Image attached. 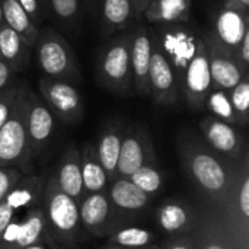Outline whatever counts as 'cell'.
<instances>
[{"label": "cell", "instance_id": "cell-1", "mask_svg": "<svg viewBox=\"0 0 249 249\" xmlns=\"http://www.w3.org/2000/svg\"><path fill=\"white\" fill-rule=\"evenodd\" d=\"M96 79L102 88L114 95H136L130 61V34L112 38L101 51L96 61Z\"/></svg>", "mask_w": 249, "mask_h": 249}, {"label": "cell", "instance_id": "cell-2", "mask_svg": "<svg viewBox=\"0 0 249 249\" xmlns=\"http://www.w3.org/2000/svg\"><path fill=\"white\" fill-rule=\"evenodd\" d=\"M36 55V63L45 76L76 83L80 80V69L76 53L67 39L45 26L39 31L32 47Z\"/></svg>", "mask_w": 249, "mask_h": 249}, {"label": "cell", "instance_id": "cell-3", "mask_svg": "<svg viewBox=\"0 0 249 249\" xmlns=\"http://www.w3.org/2000/svg\"><path fill=\"white\" fill-rule=\"evenodd\" d=\"M26 95L28 86L19 83L9 117L0 128V166L19 163L31 153L26 130Z\"/></svg>", "mask_w": 249, "mask_h": 249}, {"label": "cell", "instance_id": "cell-4", "mask_svg": "<svg viewBox=\"0 0 249 249\" xmlns=\"http://www.w3.org/2000/svg\"><path fill=\"white\" fill-rule=\"evenodd\" d=\"M179 89L188 108L194 111H200L201 108H204L206 98L212 90V77L203 36L197 38L194 47L191 48V57L187 63Z\"/></svg>", "mask_w": 249, "mask_h": 249}, {"label": "cell", "instance_id": "cell-5", "mask_svg": "<svg viewBox=\"0 0 249 249\" xmlns=\"http://www.w3.org/2000/svg\"><path fill=\"white\" fill-rule=\"evenodd\" d=\"M38 88L42 101L54 117H58L69 124L77 123L83 117L85 105L74 83L44 74L38 82Z\"/></svg>", "mask_w": 249, "mask_h": 249}, {"label": "cell", "instance_id": "cell-6", "mask_svg": "<svg viewBox=\"0 0 249 249\" xmlns=\"http://www.w3.org/2000/svg\"><path fill=\"white\" fill-rule=\"evenodd\" d=\"M149 96L153 102L163 107H174L181 99V90L178 88V77L169 57L153 44L150 67H149Z\"/></svg>", "mask_w": 249, "mask_h": 249}, {"label": "cell", "instance_id": "cell-7", "mask_svg": "<svg viewBox=\"0 0 249 249\" xmlns=\"http://www.w3.org/2000/svg\"><path fill=\"white\" fill-rule=\"evenodd\" d=\"M203 41L209 58L212 89L229 90L233 86H236L245 76H249L248 71H245L239 66L236 58L228 51H225L209 32L203 35Z\"/></svg>", "mask_w": 249, "mask_h": 249}, {"label": "cell", "instance_id": "cell-8", "mask_svg": "<svg viewBox=\"0 0 249 249\" xmlns=\"http://www.w3.org/2000/svg\"><path fill=\"white\" fill-rule=\"evenodd\" d=\"M130 61L134 93L149 96V67L155 36L144 25H137L130 32Z\"/></svg>", "mask_w": 249, "mask_h": 249}, {"label": "cell", "instance_id": "cell-9", "mask_svg": "<svg viewBox=\"0 0 249 249\" xmlns=\"http://www.w3.org/2000/svg\"><path fill=\"white\" fill-rule=\"evenodd\" d=\"M54 114L47 104L39 98L29 86L26 95V130L29 149L32 153H38L50 140L54 131Z\"/></svg>", "mask_w": 249, "mask_h": 249}, {"label": "cell", "instance_id": "cell-10", "mask_svg": "<svg viewBox=\"0 0 249 249\" xmlns=\"http://www.w3.org/2000/svg\"><path fill=\"white\" fill-rule=\"evenodd\" d=\"M248 31L249 13H241L222 7L216 15L214 28L209 34L225 51L235 57L241 41Z\"/></svg>", "mask_w": 249, "mask_h": 249}, {"label": "cell", "instance_id": "cell-11", "mask_svg": "<svg viewBox=\"0 0 249 249\" xmlns=\"http://www.w3.org/2000/svg\"><path fill=\"white\" fill-rule=\"evenodd\" d=\"M147 146L149 140L146 131L143 128L131 127L123 137L117 171L124 177H130L142 168L147 159Z\"/></svg>", "mask_w": 249, "mask_h": 249}, {"label": "cell", "instance_id": "cell-12", "mask_svg": "<svg viewBox=\"0 0 249 249\" xmlns=\"http://www.w3.org/2000/svg\"><path fill=\"white\" fill-rule=\"evenodd\" d=\"M200 128L213 149L225 155H233L241 149V136L236 128L213 115L200 121Z\"/></svg>", "mask_w": 249, "mask_h": 249}, {"label": "cell", "instance_id": "cell-13", "mask_svg": "<svg viewBox=\"0 0 249 249\" xmlns=\"http://www.w3.org/2000/svg\"><path fill=\"white\" fill-rule=\"evenodd\" d=\"M101 34L104 36L124 31L136 22L131 0H102L101 4Z\"/></svg>", "mask_w": 249, "mask_h": 249}, {"label": "cell", "instance_id": "cell-14", "mask_svg": "<svg viewBox=\"0 0 249 249\" xmlns=\"http://www.w3.org/2000/svg\"><path fill=\"white\" fill-rule=\"evenodd\" d=\"M31 54L32 47H29L12 28L3 23L0 28V58L16 73L28 67Z\"/></svg>", "mask_w": 249, "mask_h": 249}, {"label": "cell", "instance_id": "cell-15", "mask_svg": "<svg viewBox=\"0 0 249 249\" xmlns=\"http://www.w3.org/2000/svg\"><path fill=\"white\" fill-rule=\"evenodd\" d=\"M191 172L196 179L210 191H219L226 184V172L220 162L210 153L196 152L191 156Z\"/></svg>", "mask_w": 249, "mask_h": 249}, {"label": "cell", "instance_id": "cell-16", "mask_svg": "<svg viewBox=\"0 0 249 249\" xmlns=\"http://www.w3.org/2000/svg\"><path fill=\"white\" fill-rule=\"evenodd\" d=\"M191 0H150L143 18L150 23H179L190 18Z\"/></svg>", "mask_w": 249, "mask_h": 249}, {"label": "cell", "instance_id": "cell-17", "mask_svg": "<svg viewBox=\"0 0 249 249\" xmlns=\"http://www.w3.org/2000/svg\"><path fill=\"white\" fill-rule=\"evenodd\" d=\"M0 4L4 23L12 28L29 47H34L39 34V28L32 22L18 0H0Z\"/></svg>", "mask_w": 249, "mask_h": 249}, {"label": "cell", "instance_id": "cell-18", "mask_svg": "<svg viewBox=\"0 0 249 249\" xmlns=\"http://www.w3.org/2000/svg\"><path fill=\"white\" fill-rule=\"evenodd\" d=\"M48 217L60 232H71L79 222V209L74 198L64 193H55L48 201Z\"/></svg>", "mask_w": 249, "mask_h": 249}, {"label": "cell", "instance_id": "cell-19", "mask_svg": "<svg viewBox=\"0 0 249 249\" xmlns=\"http://www.w3.org/2000/svg\"><path fill=\"white\" fill-rule=\"evenodd\" d=\"M123 134L124 133L120 125L109 123V125L102 131V136L99 139L96 156L104 171L109 175H112L117 171L120 149H121V143L124 137Z\"/></svg>", "mask_w": 249, "mask_h": 249}, {"label": "cell", "instance_id": "cell-20", "mask_svg": "<svg viewBox=\"0 0 249 249\" xmlns=\"http://www.w3.org/2000/svg\"><path fill=\"white\" fill-rule=\"evenodd\" d=\"M58 185L61 193L67 194L71 198H76L82 194L83 181L80 171V153L77 150H69L63 163L58 169Z\"/></svg>", "mask_w": 249, "mask_h": 249}, {"label": "cell", "instance_id": "cell-21", "mask_svg": "<svg viewBox=\"0 0 249 249\" xmlns=\"http://www.w3.org/2000/svg\"><path fill=\"white\" fill-rule=\"evenodd\" d=\"M80 171H82L83 187L86 190L98 193L105 187L107 172L101 166L96 152L92 149L90 144L85 146L83 152L80 153Z\"/></svg>", "mask_w": 249, "mask_h": 249}, {"label": "cell", "instance_id": "cell-22", "mask_svg": "<svg viewBox=\"0 0 249 249\" xmlns=\"http://www.w3.org/2000/svg\"><path fill=\"white\" fill-rule=\"evenodd\" d=\"M112 201L124 210H139L147 203V194L136 187L130 179H120L111 190Z\"/></svg>", "mask_w": 249, "mask_h": 249}, {"label": "cell", "instance_id": "cell-23", "mask_svg": "<svg viewBox=\"0 0 249 249\" xmlns=\"http://www.w3.org/2000/svg\"><path fill=\"white\" fill-rule=\"evenodd\" d=\"M204 107L212 112L213 117L225 121V123H229L232 125H241L239 123V118L231 104V99H229V95H228V90H214L212 89L210 93L207 95L206 98V102H204Z\"/></svg>", "mask_w": 249, "mask_h": 249}, {"label": "cell", "instance_id": "cell-24", "mask_svg": "<svg viewBox=\"0 0 249 249\" xmlns=\"http://www.w3.org/2000/svg\"><path fill=\"white\" fill-rule=\"evenodd\" d=\"M108 210V200L102 194H92L83 201L79 210V219L88 226H99L107 219Z\"/></svg>", "mask_w": 249, "mask_h": 249}, {"label": "cell", "instance_id": "cell-25", "mask_svg": "<svg viewBox=\"0 0 249 249\" xmlns=\"http://www.w3.org/2000/svg\"><path fill=\"white\" fill-rule=\"evenodd\" d=\"M48 9L54 19L66 26L74 29L80 22V0H47Z\"/></svg>", "mask_w": 249, "mask_h": 249}, {"label": "cell", "instance_id": "cell-26", "mask_svg": "<svg viewBox=\"0 0 249 249\" xmlns=\"http://www.w3.org/2000/svg\"><path fill=\"white\" fill-rule=\"evenodd\" d=\"M44 231V219L39 212H34L29 214V217L23 222H20L19 229V238L16 242L18 248H26L34 245L42 235Z\"/></svg>", "mask_w": 249, "mask_h": 249}, {"label": "cell", "instance_id": "cell-27", "mask_svg": "<svg viewBox=\"0 0 249 249\" xmlns=\"http://www.w3.org/2000/svg\"><path fill=\"white\" fill-rule=\"evenodd\" d=\"M228 95L241 125H247L249 118V76H245L236 86L229 89Z\"/></svg>", "mask_w": 249, "mask_h": 249}, {"label": "cell", "instance_id": "cell-28", "mask_svg": "<svg viewBox=\"0 0 249 249\" xmlns=\"http://www.w3.org/2000/svg\"><path fill=\"white\" fill-rule=\"evenodd\" d=\"M130 181L139 187L142 191H144L146 194H150V193H156L160 187V182H162V178H160V174L152 168V166H146L143 165L142 168H139L134 174H131L130 177Z\"/></svg>", "mask_w": 249, "mask_h": 249}, {"label": "cell", "instance_id": "cell-29", "mask_svg": "<svg viewBox=\"0 0 249 249\" xmlns=\"http://www.w3.org/2000/svg\"><path fill=\"white\" fill-rule=\"evenodd\" d=\"M159 222L165 231L174 232L181 229L187 223V213L178 204H168L162 209L159 214Z\"/></svg>", "mask_w": 249, "mask_h": 249}, {"label": "cell", "instance_id": "cell-30", "mask_svg": "<svg viewBox=\"0 0 249 249\" xmlns=\"http://www.w3.org/2000/svg\"><path fill=\"white\" fill-rule=\"evenodd\" d=\"M115 241L127 248H139L150 242V233L140 228H127L118 232Z\"/></svg>", "mask_w": 249, "mask_h": 249}, {"label": "cell", "instance_id": "cell-31", "mask_svg": "<svg viewBox=\"0 0 249 249\" xmlns=\"http://www.w3.org/2000/svg\"><path fill=\"white\" fill-rule=\"evenodd\" d=\"M22 9L28 13L32 22L39 28V25L48 16V1L47 0H18Z\"/></svg>", "mask_w": 249, "mask_h": 249}, {"label": "cell", "instance_id": "cell-32", "mask_svg": "<svg viewBox=\"0 0 249 249\" xmlns=\"http://www.w3.org/2000/svg\"><path fill=\"white\" fill-rule=\"evenodd\" d=\"M34 200V193L32 190L29 188H13L7 193V196L4 197V203L16 210V209H20V207H25L28 204H31V201Z\"/></svg>", "mask_w": 249, "mask_h": 249}, {"label": "cell", "instance_id": "cell-33", "mask_svg": "<svg viewBox=\"0 0 249 249\" xmlns=\"http://www.w3.org/2000/svg\"><path fill=\"white\" fill-rule=\"evenodd\" d=\"M16 90H18V85H9L6 89L0 90V128L9 117Z\"/></svg>", "mask_w": 249, "mask_h": 249}, {"label": "cell", "instance_id": "cell-34", "mask_svg": "<svg viewBox=\"0 0 249 249\" xmlns=\"http://www.w3.org/2000/svg\"><path fill=\"white\" fill-rule=\"evenodd\" d=\"M19 229H20V222H15L12 219L0 236V247L3 249L15 248L18 238H19Z\"/></svg>", "mask_w": 249, "mask_h": 249}, {"label": "cell", "instance_id": "cell-35", "mask_svg": "<svg viewBox=\"0 0 249 249\" xmlns=\"http://www.w3.org/2000/svg\"><path fill=\"white\" fill-rule=\"evenodd\" d=\"M16 178H18V175L15 171L0 166V203L4 200V197L10 191V187L13 185Z\"/></svg>", "mask_w": 249, "mask_h": 249}, {"label": "cell", "instance_id": "cell-36", "mask_svg": "<svg viewBox=\"0 0 249 249\" xmlns=\"http://www.w3.org/2000/svg\"><path fill=\"white\" fill-rule=\"evenodd\" d=\"M235 58L239 63V66L249 73V31L244 35V38L235 53Z\"/></svg>", "mask_w": 249, "mask_h": 249}, {"label": "cell", "instance_id": "cell-37", "mask_svg": "<svg viewBox=\"0 0 249 249\" xmlns=\"http://www.w3.org/2000/svg\"><path fill=\"white\" fill-rule=\"evenodd\" d=\"M15 74V71L12 70V67L0 58V90L6 89L10 85L12 76Z\"/></svg>", "mask_w": 249, "mask_h": 249}, {"label": "cell", "instance_id": "cell-38", "mask_svg": "<svg viewBox=\"0 0 249 249\" xmlns=\"http://www.w3.org/2000/svg\"><path fill=\"white\" fill-rule=\"evenodd\" d=\"M13 209H10L4 201L0 203V236L3 233V231L6 229V226L9 225V222L13 219Z\"/></svg>", "mask_w": 249, "mask_h": 249}, {"label": "cell", "instance_id": "cell-39", "mask_svg": "<svg viewBox=\"0 0 249 249\" xmlns=\"http://www.w3.org/2000/svg\"><path fill=\"white\" fill-rule=\"evenodd\" d=\"M223 7L241 13H249V0H223Z\"/></svg>", "mask_w": 249, "mask_h": 249}, {"label": "cell", "instance_id": "cell-40", "mask_svg": "<svg viewBox=\"0 0 249 249\" xmlns=\"http://www.w3.org/2000/svg\"><path fill=\"white\" fill-rule=\"evenodd\" d=\"M239 206H241V210L244 213V216L249 217V178L245 179L244 185H242V190H241V196H239Z\"/></svg>", "mask_w": 249, "mask_h": 249}, {"label": "cell", "instance_id": "cell-41", "mask_svg": "<svg viewBox=\"0 0 249 249\" xmlns=\"http://www.w3.org/2000/svg\"><path fill=\"white\" fill-rule=\"evenodd\" d=\"M149 1H150V0H131L133 9H134V18H136V20H142L143 12H144L146 6L149 4Z\"/></svg>", "mask_w": 249, "mask_h": 249}, {"label": "cell", "instance_id": "cell-42", "mask_svg": "<svg viewBox=\"0 0 249 249\" xmlns=\"http://www.w3.org/2000/svg\"><path fill=\"white\" fill-rule=\"evenodd\" d=\"M86 9L90 12V13H96L99 12L101 9V4H102V0H83Z\"/></svg>", "mask_w": 249, "mask_h": 249}, {"label": "cell", "instance_id": "cell-43", "mask_svg": "<svg viewBox=\"0 0 249 249\" xmlns=\"http://www.w3.org/2000/svg\"><path fill=\"white\" fill-rule=\"evenodd\" d=\"M22 249H45V248H42V247H39V245H31V247H26V248H22Z\"/></svg>", "mask_w": 249, "mask_h": 249}, {"label": "cell", "instance_id": "cell-44", "mask_svg": "<svg viewBox=\"0 0 249 249\" xmlns=\"http://www.w3.org/2000/svg\"><path fill=\"white\" fill-rule=\"evenodd\" d=\"M3 23H4V20H3V12H1V4H0V28Z\"/></svg>", "mask_w": 249, "mask_h": 249}, {"label": "cell", "instance_id": "cell-45", "mask_svg": "<svg viewBox=\"0 0 249 249\" xmlns=\"http://www.w3.org/2000/svg\"><path fill=\"white\" fill-rule=\"evenodd\" d=\"M206 249H223L222 247H219V245H210V247H207Z\"/></svg>", "mask_w": 249, "mask_h": 249}, {"label": "cell", "instance_id": "cell-46", "mask_svg": "<svg viewBox=\"0 0 249 249\" xmlns=\"http://www.w3.org/2000/svg\"><path fill=\"white\" fill-rule=\"evenodd\" d=\"M171 249H188V248H185V247H174V248H171Z\"/></svg>", "mask_w": 249, "mask_h": 249}, {"label": "cell", "instance_id": "cell-47", "mask_svg": "<svg viewBox=\"0 0 249 249\" xmlns=\"http://www.w3.org/2000/svg\"><path fill=\"white\" fill-rule=\"evenodd\" d=\"M111 249H120V248H111Z\"/></svg>", "mask_w": 249, "mask_h": 249}]
</instances>
